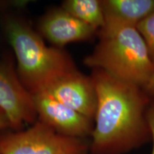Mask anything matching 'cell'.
I'll use <instances>...</instances> for the list:
<instances>
[{
  "mask_svg": "<svg viewBox=\"0 0 154 154\" xmlns=\"http://www.w3.org/2000/svg\"><path fill=\"white\" fill-rule=\"evenodd\" d=\"M97 97L89 151L125 154L151 140L146 113L152 99L143 88L93 69Z\"/></svg>",
  "mask_w": 154,
  "mask_h": 154,
  "instance_id": "cell-1",
  "label": "cell"
},
{
  "mask_svg": "<svg viewBox=\"0 0 154 154\" xmlns=\"http://www.w3.org/2000/svg\"><path fill=\"white\" fill-rule=\"evenodd\" d=\"M4 29L16 57L19 79L32 94L45 91L61 76L77 70L66 51L47 46L39 33L22 19L5 17Z\"/></svg>",
  "mask_w": 154,
  "mask_h": 154,
  "instance_id": "cell-2",
  "label": "cell"
},
{
  "mask_svg": "<svg viewBox=\"0 0 154 154\" xmlns=\"http://www.w3.org/2000/svg\"><path fill=\"white\" fill-rule=\"evenodd\" d=\"M96 36L99 42L84 64L143 88L154 74V63L136 26L105 25Z\"/></svg>",
  "mask_w": 154,
  "mask_h": 154,
  "instance_id": "cell-3",
  "label": "cell"
},
{
  "mask_svg": "<svg viewBox=\"0 0 154 154\" xmlns=\"http://www.w3.org/2000/svg\"><path fill=\"white\" fill-rule=\"evenodd\" d=\"M86 138L61 135L37 120L26 130L0 134V154H85Z\"/></svg>",
  "mask_w": 154,
  "mask_h": 154,
  "instance_id": "cell-4",
  "label": "cell"
},
{
  "mask_svg": "<svg viewBox=\"0 0 154 154\" xmlns=\"http://www.w3.org/2000/svg\"><path fill=\"white\" fill-rule=\"evenodd\" d=\"M0 110L15 131L37 121L33 94L19 79L12 61L0 60Z\"/></svg>",
  "mask_w": 154,
  "mask_h": 154,
  "instance_id": "cell-5",
  "label": "cell"
},
{
  "mask_svg": "<svg viewBox=\"0 0 154 154\" xmlns=\"http://www.w3.org/2000/svg\"><path fill=\"white\" fill-rule=\"evenodd\" d=\"M37 120L55 131L73 138L91 136L94 121L66 106L45 91L33 94Z\"/></svg>",
  "mask_w": 154,
  "mask_h": 154,
  "instance_id": "cell-6",
  "label": "cell"
},
{
  "mask_svg": "<svg viewBox=\"0 0 154 154\" xmlns=\"http://www.w3.org/2000/svg\"><path fill=\"white\" fill-rule=\"evenodd\" d=\"M44 91L94 121L97 97L91 76H86L77 69L61 76Z\"/></svg>",
  "mask_w": 154,
  "mask_h": 154,
  "instance_id": "cell-7",
  "label": "cell"
},
{
  "mask_svg": "<svg viewBox=\"0 0 154 154\" xmlns=\"http://www.w3.org/2000/svg\"><path fill=\"white\" fill-rule=\"evenodd\" d=\"M38 32L53 47L61 48L73 42L90 41L97 31L79 20L64 9H52L40 19Z\"/></svg>",
  "mask_w": 154,
  "mask_h": 154,
  "instance_id": "cell-8",
  "label": "cell"
},
{
  "mask_svg": "<svg viewBox=\"0 0 154 154\" xmlns=\"http://www.w3.org/2000/svg\"><path fill=\"white\" fill-rule=\"evenodd\" d=\"M101 5L105 25L136 26L154 12V0H101Z\"/></svg>",
  "mask_w": 154,
  "mask_h": 154,
  "instance_id": "cell-9",
  "label": "cell"
},
{
  "mask_svg": "<svg viewBox=\"0 0 154 154\" xmlns=\"http://www.w3.org/2000/svg\"><path fill=\"white\" fill-rule=\"evenodd\" d=\"M61 8L97 31L105 25L101 0H66Z\"/></svg>",
  "mask_w": 154,
  "mask_h": 154,
  "instance_id": "cell-10",
  "label": "cell"
},
{
  "mask_svg": "<svg viewBox=\"0 0 154 154\" xmlns=\"http://www.w3.org/2000/svg\"><path fill=\"white\" fill-rule=\"evenodd\" d=\"M136 27L143 38L154 63V12L140 21Z\"/></svg>",
  "mask_w": 154,
  "mask_h": 154,
  "instance_id": "cell-11",
  "label": "cell"
},
{
  "mask_svg": "<svg viewBox=\"0 0 154 154\" xmlns=\"http://www.w3.org/2000/svg\"><path fill=\"white\" fill-rule=\"evenodd\" d=\"M146 120L151 132V140L153 141V149L151 154H154V99H152L151 104L148 109L146 113Z\"/></svg>",
  "mask_w": 154,
  "mask_h": 154,
  "instance_id": "cell-12",
  "label": "cell"
},
{
  "mask_svg": "<svg viewBox=\"0 0 154 154\" xmlns=\"http://www.w3.org/2000/svg\"><path fill=\"white\" fill-rule=\"evenodd\" d=\"M143 88L152 99H154V74Z\"/></svg>",
  "mask_w": 154,
  "mask_h": 154,
  "instance_id": "cell-13",
  "label": "cell"
},
{
  "mask_svg": "<svg viewBox=\"0 0 154 154\" xmlns=\"http://www.w3.org/2000/svg\"><path fill=\"white\" fill-rule=\"evenodd\" d=\"M9 128H11L8 119L6 116L5 113L2 110H0V131Z\"/></svg>",
  "mask_w": 154,
  "mask_h": 154,
  "instance_id": "cell-14",
  "label": "cell"
},
{
  "mask_svg": "<svg viewBox=\"0 0 154 154\" xmlns=\"http://www.w3.org/2000/svg\"><path fill=\"white\" fill-rule=\"evenodd\" d=\"M85 154H87V153H85Z\"/></svg>",
  "mask_w": 154,
  "mask_h": 154,
  "instance_id": "cell-15",
  "label": "cell"
}]
</instances>
